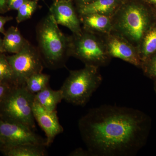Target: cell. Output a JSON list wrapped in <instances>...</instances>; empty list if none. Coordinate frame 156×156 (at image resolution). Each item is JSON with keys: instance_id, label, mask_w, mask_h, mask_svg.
<instances>
[{"instance_id": "1", "label": "cell", "mask_w": 156, "mask_h": 156, "mask_svg": "<svg viewBox=\"0 0 156 156\" xmlns=\"http://www.w3.org/2000/svg\"><path fill=\"white\" fill-rule=\"evenodd\" d=\"M78 127L92 156H133L145 144L150 120L138 110L103 105L89 110Z\"/></svg>"}, {"instance_id": "2", "label": "cell", "mask_w": 156, "mask_h": 156, "mask_svg": "<svg viewBox=\"0 0 156 156\" xmlns=\"http://www.w3.org/2000/svg\"><path fill=\"white\" fill-rule=\"evenodd\" d=\"M112 30L137 48L151 24L156 20L154 9L141 0H124L112 17Z\"/></svg>"}, {"instance_id": "3", "label": "cell", "mask_w": 156, "mask_h": 156, "mask_svg": "<svg viewBox=\"0 0 156 156\" xmlns=\"http://www.w3.org/2000/svg\"><path fill=\"white\" fill-rule=\"evenodd\" d=\"M37 33L44 64L51 68L62 67L69 56V37L60 30L50 14L40 23Z\"/></svg>"}, {"instance_id": "4", "label": "cell", "mask_w": 156, "mask_h": 156, "mask_svg": "<svg viewBox=\"0 0 156 156\" xmlns=\"http://www.w3.org/2000/svg\"><path fill=\"white\" fill-rule=\"evenodd\" d=\"M99 68L85 65L82 69L70 71L60 89L63 100L74 105L85 106L102 82Z\"/></svg>"}, {"instance_id": "5", "label": "cell", "mask_w": 156, "mask_h": 156, "mask_svg": "<svg viewBox=\"0 0 156 156\" xmlns=\"http://www.w3.org/2000/svg\"><path fill=\"white\" fill-rule=\"evenodd\" d=\"M68 56L80 59L85 65L99 68L106 66L112 58L102 36L83 29L81 33L69 37Z\"/></svg>"}, {"instance_id": "6", "label": "cell", "mask_w": 156, "mask_h": 156, "mask_svg": "<svg viewBox=\"0 0 156 156\" xmlns=\"http://www.w3.org/2000/svg\"><path fill=\"white\" fill-rule=\"evenodd\" d=\"M34 95L25 86H15L0 105V118L22 123L34 129L36 127L33 112Z\"/></svg>"}, {"instance_id": "7", "label": "cell", "mask_w": 156, "mask_h": 156, "mask_svg": "<svg viewBox=\"0 0 156 156\" xmlns=\"http://www.w3.org/2000/svg\"><path fill=\"white\" fill-rule=\"evenodd\" d=\"M7 58L13 70L15 86H24L30 76L43 69L44 62L40 52L29 42L21 51Z\"/></svg>"}, {"instance_id": "8", "label": "cell", "mask_w": 156, "mask_h": 156, "mask_svg": "<svg viewBox=\"0 0 156 156\" xmlns=\"http://www.w3.org/2000/svg\"><path fill=\"white\" fill-rule=\"evenodd\" d=\"M0 138L5 144V148L27 144L46 146V138L44 139L35 133L30 127L22 123L1 118Z\"/></svg>"}, {"instance_id": "9", "label": "cell", "mask_w": 156, "mask_h": 156, "mask_svg": "<svg viewBox=\"0 0 156 156\" xmlns=\"http://www.w3.org/2000/svg\"><path fill=\"white\" fill-rule=\"evenodd\" d=\"M102 36L112 58H120L140 68L141 62L136 47L122 36L113 32Z\"/></svg>"}, {"instance_id": "10", "label": "cell", "mask_w": 156, "mask_h": 156, "mask_svg": "<svg viewBox=\"0 0 156 156\" xmlns=\"http://www.w3.org/2000/svg\"><path fill=\"white\" fill-rule=\"evenodd\" d=\"M33 112L35 120L45 133L46 145L48 147L53 143L56 136L64 130L59 123L57 112L48 110L34 100Z\"/></svg>"}, {"instance_id": "11", "label": "cell", "mask_w": 156, "mask_h": 156, "mask_svg": "<svg viewBox=\"0 0 156 156\" xmlns=\"http://www.w3.org/2000/svg\"><path fill=\"white\" fill-rule=\"evenodd\" d=\"M50 13L58 25L67 27L75 34L82 32L80 20L72 1L53 2L50 8Z\"/></svg>"}, {"instance_id": "12", "label": "cell", "mask_w": 156, "mask_h": 156, "mask_svg": "<svg viewBox=\"0 0 156 156\" xmlns=\"http://www.w3.org/2000/svg\"><path fill=\"white\" fill-rule=\"evenodd\" d=\"M83 29L100 36L112 32V18L101 14H92L79 15Z\"/></svg>"}, {"instance_id": "13", "label": "cell", "mask_w": 156, "mask_h": 156, "mask_svg": "<svg viewBox=\"0 0 156 156\" xmlns=\"http://www.w3.org/2000/svg\"><path fill=\"white\" fill-rule=\"evenodd\" d=\"M124 0H95L87 5L78 6V15L96 14L112 18Z\"/></svg>"}, {"instance_id": "14", "label": "cell", "mask_w": 156, "mask_h": 156, "mask_svg": "<svg viewBox=\"0 0 156 156\" xmlns=\"http://www.w3.org/2000/svg\"><path fill=\"white\" fill-rule=\"evenodd\" d=\"M3 39L4 53L15 54L22 50L28 43L17 27L12 26L6 31Z\"/></svg>"}, {"instance_id": "15", "label": "cell", "mask_w": 156, "mask_h": 156, "mask_svg": "<svg viewBox=\"0 0 156 156\" xmlns=\"http://www.w3.org/2000/svg\"><path fill=\"white\" fill-rule=\"evenodd\" d=\"M137 50L141 64L156 53V20L143 37Z\"/></svg>"}, {"instance_id": "16", "label": "cell", "mask_w": 156, "mask_h": 156, "mask_svg": "<svg viewBox=\"0 0 156 156\" xmlns=\"http://www.w3.org/2000/svg\"><path fill=\"white\" fill-rule=\"evenodd\" d=\"M62 100L63 96L61 90H53L49 86L34 95V100L50 111L56 110L57 105Z\"/></svg>"}, {"instance_id": "17", "label": "cell", "mask_w": 156, "mask_h": 156, "mask_svg": "<svg viewBox=\"0 0 156 156\" xmlns=\"http://www.w3.org/2000/svg\"><path fill=\"white\" fill-rule=\"evenodd\" d=\"M45 145L23 144L5 147L2 151L6 156H45L47 152Z\"/></svg>"}, {"instance_id": "18", "label": "cell", "mask_w": 156, "mask_h": 156, "mask_svg": "<svg viewBox=\"0 0 156 156\" xmlns=\"http://www.w3.org/2000/svg\"><path fill=\"white\" fill-rule=\"evenodd\" d=\"M50 80L49 75L38 73L30 76L24 86L29 92L35 95L49 86Z\"/></svg>"}, {"instance_id": "19", "label": "cell", "mask_w": 156, "mask_h": 156, "mask_svg": "<svg viewBox=\"0 0 156 156\" xmlns=\"http://www.w3.org/2000/svg\"><path fill=\"white\" fill-rule=\"evenodd\" d=\"M37 0H28L20 7L17 10V14L16 17L17 23L29 19L37 8Z\"/></svg>"}, {"instance_id": "20", "label": "cell", "mask_w": 156, "mask_h": 156, "mask_svg": "<svg viewBox=\"0 0 156 156\" xmlns=\"http://www.w3.org/2000/svg\"><path fill=\"white\" fill-rule=\"evenodd\" d=\"M0 82H7L14 85L13 70L4 53H0Z\"/></svg>"}, {"instance_id": "21", "label": "cell", "mask_w": 156, "mask_h": 156, "mask_svg": "<svg viewBox=\"0 0 156 156\" xmlns=\"http://www.w3.org/2000/svg\"><path fill=\"white\" fill-rule=\"evenodd\" d=\"M140 68L146 76L156 80V53L143 62Z\"/></svg>"}, {"instance_id": "22", "label": "cell", "mask_w": 156, "mask_h": 156, "mask_svg": "<svg viewBox=\"0 0 156 156\" xmlns=\"http://www.w3.org/2000/svg\"><path fill=\"white\" fill-rule=\"evenodd\" d=\"M14 86L15 85L11 83L0 82V105Z\"/></svg>"}, {"instance_id": "23", "label": "cell", "mask_w": 156, "mask_h": 156, "mask_svg": "<svg viewBox=\"0 0 156 156\" xmlns=\"http://www.w3.org/2000/svg\"><path fill=\"white\" fill-rule=\"evenodd\" d=\"M28 0H6L8 10H17L23 4Z\"/></svg>"}, {"instance_id": "24", "label": "cell", "mask_w": 156, "mask_h": 156, "mask_svg": "<svg viewBox=\"0 0 156 156\" xmlns=\"http://www.w3.org/2000/svg\"><path fill=\"white\" fill-rule=\"evenodd\" d=\"M71 156H92L91 153L88 150L78 148L72 151L69 155Z\"/></svg>"}, {"instance_id": "25", "label": "cell", "mask_w": 156, "mask_h": 156, "mask_svg": "<svg viewBox=\"0 0 156 156\" xmlns=\"http://www.w3.org/2000/svg\"><path fill=\"white\" fill-rule=\"evenodd\" d=\"M13 19V17H9V16H0V33L4 34L5 32V24L7 22Z\"/></svg>"}, {"instance_id": "26", "label": "cell", "mask_w": 156, "mask_h": 156, "mask_svg": "<svg viewBox=\"0 0 156 156\" xmlns=\"http://www.w3.org/2000/svg\"><path fill=\"white\" fill-rule=\"evenodd\" d=\"M8 11L6 0H0V13L3 14Z\"/></svg>"}, {"instance_id": "27", "label": "cell", "mask_w": 156, "mask_h": 156, "mask_svg": "<svg viewBox=\"0 0 156 156\" xmlns=\"http://www.w3.org/2000/svg\"><path fill=\"white\" fill-rule=\"evenodd\" d=\"M141 1L151 6L153 9H156V0H141Z\"/></svg>"}, {"instance_id": "28", "label": "cell", "mask_w": 156, "mask_h": 156, "mask_svg": "<svg viewBox=\"0 0 156 156\" xmlns=\"http://www.w3.org/2000/svg\"><path fill=\"white\" fill-rule=\"evenodd\" d=\"M95 0H76L78 6L84 5L94 2Z\"/></svg>"}, {"instance_id": "29", "label": "cell", "mask_w": 156, "mask_h": 156, "mask_svg": "<svg viewBox=\"0 0 156 156\" xmlns=\"http://www.w3.org/2000/svg\"><path fill=\"white\" fill-rule=\"evenodd\" d=\"M0 53H4L3 49V39L0 37Z\"/></svg>"}, {"instance_id": "30", "label": "cell", "mask_w": 156, "mask_h": 156, "mask_svg": "<svg viewBox=\"0 0 156 156\" xmlns=\"http://www.w3.org/2000/svg\"><path fill=\"white\" fill-rule=\"evenodd\" d=\"M5 147V144L4 142H3L2 139L0 138V151L2 152V151L4 149V148Z\"/></svg>"}, {"instance_id": "31", "label": "cell", "mask_w": 156, "mask_h": 156, "mask_svg": "<svg viewBox=\"0 0 156 156\" xmlns=\"http://www.w3.org/2000/svg\"><path fill=\"white\" fill-rule=\"evenodd\" d=\"M154 89L155 92L156 93V80L154 81Z\"/></svg>"}, {"instance_id": "32", "label": "cell", "mask_w": 156, "mask_h": 156, "mask_svg": "<svg viewBox=\"0 0 156 156\" xmlns=\"http://www.w3.org/2000/svg\"><path fill=\"white\" fill-rule=\"evenodd\" d=\"M72 1V0H53V2H55V1Z\"/></svg>"}, {"instance_id": "33", "label": "cell", "mask_w": 156, "mask_h": 156, "mask_svg": "<svg viewBox=\"0 0 156 156\" xmlns=\"http://www.w3.org/2000/svg\"><path fill=\"white\" fill-rule=\"evenodd\" d=\"M154 11L155 13V15L156 16V9H154Z\"/></svg>"}]
</instances>
